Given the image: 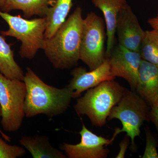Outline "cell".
Masks as SVG:
<instances>
[{
  "instance_id": "cell-1",
  "label": "cell",
  "mask_w": 158,
  "mask_h": 158,
  "mask_svg": "<svg viewBox=\"0 0 158 158\" xmlns=\"http://www.w3.org/2000/svg\"><path fill=\"white\" fill-rule=\"evenodd\" d=\"M23 82L27 93L24 111L28 118L44 114L48 118L65 113L73 98V91L66 86L59 89L45 84L31 68H27Z\"/></svg>"
},
{
  "instance_id": "cell-2",
  "label": "cell",
  "mask_w": 158,
  "mask_h": 158,
  "mask_svg": "<svg viewBox=\"0 0 158 158\" xmlns=\"http://www.w3.org/2000/svg\"><path fill=\"white\" fill-rule=\"evenodd\" d=\"M84 19L77 7L52 37L45 39L43 50L55 68L70 69L80 60Z\"/></svg>"
},
{
  "instance_id": "cell-3",
  "label": "cell",
  "mask_w": 158,
  "mask_h": 158,
  "mask_svg": "<svg viewBox=\"0 0 158 158\" xmlns=\"http://www.w3.org/2000/svg\"><path fill=\"white\" fill-rule=\"evenodd\" d=\"M127 90L114 80L104 81L88 89L84 96L79 98L75 110L79 116H88L93 125L102 127Z\"/></svg>"
},
{
  "instance_id": "cell-4",
  "label": "cell",
  "mask_w": 158,
  "mask_h": 158,
  "mask_svg": "<svg viewBox=\"0 0 158 158\" xmlns=\"http://www.w3.org/2000/svg\"><path fill=\"white\" fill-rule=\"evenodd\" d=\"M0 16L9 27L7 31H1L2 36L14 37L19 40L22 43L19 52L20 56L33 59L38 50L43 47L46 29V18L28 19L1 10Z\"/></svg>"
},
{
  "instance_id": "cell-5",
  "label": "cell",
  "mask_w": 158,
  "mask_h": 158,
  "mask_svg": "<svg viewBox=\"0 0 158 158\" xmlns=\"http://www.w3.org/2000/svg\"><path fill=\"white\" fill-rule=\"evenodd\" d=\"M148 104L139 96L135 90L127 89L117 105L110 112L108 120L116 118L121 122L122 127L115 129L111 139L114 141L116 136L125 132L131 140V148L136 149L135 139L140 136V128L145 120H149Z\"/></svg>"
},
{
  "instance_id": "cell-6",
  "label": "cell",
  "mask_w": 158,
  "mask_h": 158,
  "mask_svg": "<svg viewBox=\"0 0 158 158\" xmlns=\"http://www.w3.org/2000/svg\"><path fill=\"white\" fill-rule=\"evenodd\" d=\"M26 93L23 81L7 78L0 73L1 124L4 131L14 132L21 126L25 116L24 105Z\"/></svg>"
},
{
  "instance_id": "cell-7",
  "label": "cell",
  "mask_w": 158,
  "mask_h": 158,
  "mask_svg": "<svg viewBox=\"0 0 158 158\" xmlns=\"http://www.w3.org/2000/svg\"><path fill=\"white\" fill-rule=\"evenodd\" d=\"M106 30L105 20L94 12L84 19L80 60L90 70L98 67L106 59Z\"/></svg>"
},
{
  "instance_id": "cell-8",
  "label": "cell",
  "mask_w": 158,
  "mask_h": 158,
  "mask_svg": "<svg viewBox=\"0 0 158 158\" xmlns=\"http://www.w3.org/2000/svg\"><path fill=\"white\" fill-rule=\"evenodd\" d=\"M107 58L110 71L114 78H123L128 83L131 90H135L138 73L142 58L140 52L131 50L119 44L114 46Z\"/></svg>"
},
{
  "instance_id": "cell-9",
  "label": "cell",
  "mask_w": 158,
  "mask_h": 158,
  "mask_svg": "<svg viewBox=\"0 0 158 158\" xmlns=\"http://www.w3.org/2000/svg\"><path fill=\"white\" fill-rule=\"evenodd\" d=\"M79 134L81 141L78 144H72L63 143L60 148L69 158H106L109 150L106 146L112 144L113 140L98 136L88 129L85 124Z\"/></svg>"
},
{
  "instance_id": "cell-10",
  "label": "cell",
  "mask_w": 158,
  "mask_h": 158,
  "mask_svg": "<svg viewBox=\"0 0 158 158\" xmlns=\"http://www.w3.org/2000/svg\"><path fill=\"white\" fill-rule=\"evenodd\" d=\"M116 33L119 44L131 50L139 52L145 31L141 28L138 18L128 4L119 11Z\"/></svg>"
},
{
  "instance_id": "cell-11",
  "label": "cell",
  "mask_w": 158,
  "mask_h": 158,
  "mask_svg": "<svg viewBox=\"0 0 158 158\" xmlns=\"http://www.w3.org/2000/svg\"><path fill=\"white\" fill-rule=\"evenodd\" d=\"M71 74L73 77L67 86L73 91V98L80 97L84 91L96 87L104 81L115 78L111 74L107 58L93 70L87 71L84 67H77L74 69Z\"/></svg>"
},
{
  "instance_id": "cell-12",
  "label": "cell",
  "mask_w": 158,
  "mask_h": 158,
  "mask_svg": "<svg viewBox=\"0 0 158 158\" xmlns=\"http://www.w3.org/2000/svg\"><path fill=\"white\" fill-rule=\"evenodd\" d=\"M135 91L151 108L158 104V65L142 59Z\"/></svg>"
},
{
  "instance_id": "cell-13",
  "label": "cell",
  "mask_w": 158,
  "mask_h": 158,
  "mask_svg": "<svg viewBox=\"0 0 158 158\" xmlns=\"http://www.w3.org/2000/svg\"><path fill=\"white\" fill-rule=\"evenodd\" d=\"M94 6L99 9L104 17L107 40L106 58L110 56L115 45L116 26L119 11L127 5V0H91Z\"/></svg>"
},
{
  "instance_id": "cell-14",
  "label": "cell",
  "mask_w": 158,
  "mask_h": 158,
  "mask_svg": "<svg viewBox=\"0 0 158 158\" xmlns=\"http://www.w3.org/2000/svg\"><path fill=\"white\" fill-rule=\"evenodd\" d=\"M19 143L34 158H67L62 152L52 146L47 136H23L20 139Z\"/></svg>"
},
{
  "instance_id": "cell-15",
  "label": "cell",
  "mask_w": 158,
  "mask_h": 158,
  "mask_svg": "<svg viewBox=\"0 0 158 158\" xmlns=\"http://www.w3.org/2000/svg\"><path fill=\"white\" fill-rule=\"evenodd\" d=\"M54 2L55 0H6L2 11L9 13L11 10H20L23 17L28 19L34 15L45 17Z\"/></svg>"
},
{
  "instance_id": "cell-16",
  "label": "cell",
  "mask_w": 158,
  "mask_h": 158,
  "mask_svg": "<svg viewBox=\"0 0 158 158\" xmlns=\"http://www.w3.org/2000/svg\"><path fill=\"white\" fill-rule=\"evenodd\" d=\"M73 5V0H55L53 5L49 8L45 17V39H48L53 36L65 21Z\"/></svg>"
},
{
  "instance_id": "cell-17",
  "label": "cell",
  "mask_w": 158,
  "mask_h": 158,
  "mask_svg": "<svg viewBox=\"0 0 158 158\" xmlns=\"http://www.w3.org/2000/svg\"><path fill=\"white\" fill-rule=\"evenodd\" d=\"M0 73L7 78L23 81V72L14 59V52L0 35Z\"/></svg>"
},
{
  "instance_id": "cell-18",
  "label": "cell",
  "mask_w": 158,
  "mask_h": 158,
  "mask_svg": "<svg viewBox=\"0 0 158 158\" xmlns=\"http://www.w3.org/2000/svg\"><path fill=\"white\" fill-rule=\"evenodd\" d=\"M142 59L158 65V31L152 29L145 31L140 50Z\"/></svg>"
},
{
  "instance_id": "cell-19",
  "label": "cell",
  "mask_w": 158,
  "mask_h": 158,
  "mask_svg": "<svg viewBox=\"0 0 158 158\" xmlns=\"http://www.w3.org/2000/svg\"><path fill=\"white\" fill-rule=\"evenodd\" d=\"M26 152L23 148L18 145H10L0 138V158L22 157Z\"/></svg>"
},
{
  "instance_id": "cell-20",
  "label": "cell",
  "mask_w": 158,
  "mask_h": 158,
  "mask_svg": "<svg viewBox=\"0 0 158 158\" xmlns=\"http://www.w3.org/2000/svg\"><path fill=\"white\" fill-rule=\"evenodd\" d=\"M143 158H158V153L157 151L156 144L154 139L149 132L146 134V144Z\"/></svg>"
},
{
  "instance_id": "cell-21",
  "label": "cell",
  "mask_w": 158,
  "mask_h": 158,
  "mask_svg": "<svg viewBox=\"0 0 158 158\" xmlns=\"http://www.w3.org/2000/svg\"><path fill=\"white\" fill-rule=\"evenodd\" d=\"M130 138L127 135L119 144V151L116 156V158H124L128 146L130 143Z\"/></svg>"
},
{
  "instance_id": "cell-22",
  "label": "cell",
  "mask_w": 158,
  "mask_h": 158,
  "mask_svg": "<svg viewBox=\"0 0 158 158\" xmlns=\"http://www.w3.org/2000/svg\"><path fill=\"white\" fill-rule=\"evenodd\" d=\"M149 118L152 120L158 128V104L151 108L149 112Z\"/></svg>"
},
{
  "instance_id": "cell-23",
  "label": "cell",
  "mask_w": 158,
  "mask_h": 158,
  "mask_svg": "<svg viewBox=\"0 0 158 158\" xmlns=\"http://www.w3.org/2000/svg\"><path fill=\"white\" fill-rule=\"evenodd\" d=\"M148 23L152 29L158 31V13L155 17L150 18Z\"/></svg>"
},
{
  "instance_id": "cell-24",
  "label": "cell",
  "mask_w": 158,
  "mask_h": 158,
  "mask_svg": "<svg viewBox=\"0 0 158 158\" xmlns=\"http://www.w3.org/2000/svg\"><path fill=\"white\" fill-rule=\"evenodd\" d=\"M2 108H1V106H0V116H2ZM0 134L2 136L3 138L6 141H8V142H10L11 141V138L6 135L5 133L2 131L1 129H0Z\"/></svg>"
},
{
  "instance_id": "cell-25",
  "label": "cell",
  "mask_w": 158,
  "mask_h": 158,
  "mask_svg": "<svg viewBox=\"0 0 158 158\" xmlns=\"http://www.w3.org/2000/svg\"><path fill=\"white\" fill-rule=\"evenodd\" d=\"M6 0H0V10L2 11L5 5Z\"/></svg>"
}]
</instances>
